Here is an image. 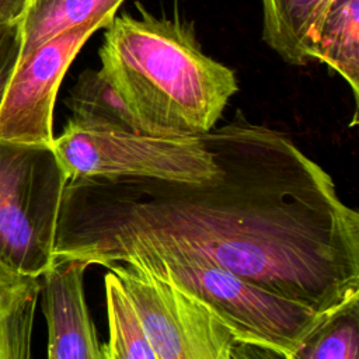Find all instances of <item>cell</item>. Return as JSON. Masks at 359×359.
I'll list each match as a JSON object with an SVG mask.
<instances>
[{
	"label": "cell",
	"instance_id": "6da1fadb",
	"mask_svg": "<svg viewBox=\"0 0 359 359\" xmlns=\"http://www.w3.org/2000/svg\"><path fill=\"white\" fill-rule=\"evenodd\" d=\"M201 139L217 165L203 182L67 180L55 261L107 268L137 250L181 251L318 314L359 299V213L330 174L241 114Z\"/></svg>",
	"mask_w": 359,
	"mask_h": 359
},
{
	"label": "cell",
	"instance_id": "7a4b0ae2",
	"mask_svg": "<svg viewBox=\"0 0 359 359\" xmlns=\"http://www.w3.org/2000/svg\"><path fill=\"white\" fill-rule=\"evenodd\" d=\"M139 10V17H114L107 27L100 70L144 133H208L238 90L236 73L203 53L189 25Z\"/></svg>",
	"mask_w": 359,
	"mask_h": 359
},
{
	"label": "cell",
	"instance_id": "3957f363",
	"mask_svg": "<svg viewBox=\"0 0 359 359\" xmlns=\"http://www.w3.org/2000/svg\"><path fill=\"white\" fill-rule=\"evenodd\" d=\"M119 262L133 264L199 300L238 342L292 353L327 316L276 296L194 254L137 250Z\"/></svg>",
	"mask_w": 359,
	"mask_h": 359
},
{
	"label": "cell",
	"instance_id": "277c9868",
	"mask_svg": "<svg viewBox=\"0 0 359 359\" xmlns=\"http://www.w3.org/2000/svg\"><path fill=\"white\" fill-rule=\"evenodd\" d=\"M67 175L52 144L0 139V268L41 278L55 262Z\"/></svg>",
	"mask_w": 359,
	"mask_h": 359
},
{
	"label": "cell",
	"instance_id": "5b68a950",
	"mask_svg": "<svg viewBox=\"0 0 359 359\" xmlns=\"http://www.w3.org/2000/svg\"><path fill=\"white\" fill-rule=\"evenodd\" d=\"M53 151L67 180L153 178L203 182L217 165L199 137H165L142 132L84 126L69 121L53 137Z\"/></svg>",
	"mask_w": 359,
	"mask_h": 359
},
{
	"label": "cell",
	"instance_id": "8992f818",
	"mask_svg": "<svg viewBox=\"0 0 359 359\" xmlns=\"http://www.w3.org/2000/svg\"><path fill=\"white\" fill-rule=\"evenodd\" d=\"M107 269L133 302L157 359H231L234 335L199 300L133 264Z\"/></svg>",
	"mask_w": 359,
	"mask_h": 359
},
{
	"label": "cell",
	"instance_id": "52a82bcc",
	"mask_svg": "<svg viewBox=\"0 0 359 359\" xmlns=\"http://www.w3.org/2000/svg\"><path fill=\"white\" fill-rule=\"evenodd\" d=\"M108 20L69 29L18 63L0 109V139L52 144V116L59 86L86 41Z\"/></svg>",
	"mask_w": 359,
	"mask_h": 359
},
{
	"label": "cell",
	"instance_id": "ba28073f",
	"mask_svg": "<svg viewBox=\"0 0 359 359\" xmlns=\"http://www.w3.org/2000/svg\"><path fill=\"white\" fill-rule=\"evenodd\" d=\"M86 268L79 261H55L42 275L48 359H107L84 296Z\"/></svg>",
	"mask_w": 359,
	"mask_h": 359
},
{
	"label": "cell",
	"instance_id": "9c48e42d",
	"mask_svg": "<svg viewBox=\"0 0 359 359\" xmlns=\"http://www.w3.org/2000/svg\"><path fill=\"white\" fill-rule=\"evenodd\" d=\"M262 39L286 63L311 62L310 48L331 0H261Z\"/></svg>",
	"mask_w": 359,
	"mask_h": 359
},
{
	"label": "cell",
	"instance_id": "30bf717a",
	"mask_svg": "<svg viewBox=\"0 0 359 359\" xmlns=\"http://www.w3.org/2000/svg\"><path fill=\"white\" fill-rule=\"evenodd\" d=\"M310 59L325 63L359 93V0H331L310 48Z\"/></svg>",
	"mask_w": 359,
	"mask_h": 359
},
{
	"label": "cell",
	"instance_id": "8fae6325",
	"mask_svg": "<svg viewBox=\"0 0 359 359\" xmlns=\"http://www.w3.org/2000/svg\"><path fill=\"white\" fill-rule=\"evenodd\" d=\"M123 0H28L21 18L22 48L20 63L36 48L76 27L112 21Z\"/></svg>",
	"mask_w": 359,
	"mask_h": 359
},
{
	"label": "cell",
	"instance_id": "7c38bea8",
	"mask_svg": "<svg viewBox=\"0 0 359 359\" xmlns=\"http://www.w3.org/2000/svg\"><path fill=\"white\" fill-rule=\"evenodd\" d=\"M39 278L0 268V359H29Z\"/></svg>",
	"mask_w": 359,
	"mask_h": 359
},
{
	"label": "cell",
	"instance_id": "4fadbf2b",
	"mask_svg": "<svg viewBox=\"0 0 359 359\" xmlns=\"http://www.w3.org/2000/svg\"><path fill=\"white\" fill-rule=\"evenodd\" d=\"M66 105L72 111L70 119L80 125L144 133L121 94L101 70L81 72L70 88Z\"/></svg>",
	"mask_w": 359,
	"mask_h": 359
},
{
	"label": "cell",
	"instance_id": "5bb4252c",
	"mask_svg": "<svg viewBox=\"0 0 359 359\" xmlns=\"http://www.w3.org/2000/svg\"><path fill=\"white\" fill-rule=\"evenodd\" d=\"M109 339L107 359H157L143 323L118 276L108 271L104 279Z\"/></svg>",
	"mask_w": 359,
	"mask_h": 359
},
{
	"label": "cell",
	"instance_id": "9a60e30c",
	"mask_svg": "<svg viewBox=\"0 0 359 359\" xmlns=\"http://www.w3.org/2000/svg\"><path fill=\"white\" fill-rule=\"evenodd\" d=\"M287 355L290 359H359V299L328 313Z\"/></svg>",
	"mask_w": 359,
	"mask_h": 359
},
{
	"label": "cell",
	"instance_id": "2e32d148",
	"mask_svg": "<svg viewBox=\"0 0 359 359\" xmlns=\"http://www.w3.org/2000/svg\"><path fill=\"white\" fill-rule=\"evenodd\" d=\"M21 20L0 22V109L21 57Z\"/></svg>",
	"mask_w": 359,
	"mask_h": 359
},
{
	"label": "cell",
	"instance_id": "e0dca14e",
	"mask_svg": "<svg viewBox=\"0 0 359 359\" xmlns=\"http://www.w3.org/2000/svg\"><path fill=\"white\" fill-rule=\"evenodd\" d=\"M231 359H290L286 352L257 345L236 341L231 348Z\"/></svg>",
	"mask_w": 359,
	"mask_h": 359
},
{
	"label": "cell",
	"instance_id": "ac0fdd59",
	"mask_svg": "<svg viewBox=\"0 0 359 359\" xmlns=\"http://www.w3.org/2000/svg\"><path fill=\"white\" fill-rule=\"evenodd\" d=\"M28 0H0V22L21 20Z\"/></svg>",
	"mask_w": 359,
	"mask_h": 359
}]
</instances>
